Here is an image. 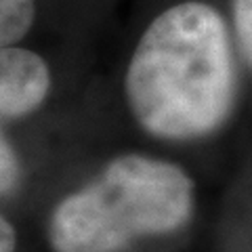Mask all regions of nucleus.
<instances>
[{
  "label": "nucleus",
  "mask_w": 252,
  "mask_h": 252,
  "mask_svg": "<svg viewBox=\"0 0 252 252\" xmlns=\"http://www.w3.org/2000/svg\"><path fill=\"white\" fill-rule=\"evenodd\" d=\"M193 212V183L166 160L124 154L55 206V252H118L135 240L183 227Z\"/></svg>",
  "instance_id": "nucleus-2"
},
{
  "label": "nucleus",
  "mask_w": 252,
  "mask_h": 252,
  "mask_svg": "<svg viewBox=\"0 0 252 252\" xmlns=\"http://www.w3.org/2000/svg\"><path fill=\"white\" fill-rule=\"evenodd\" d=\"M238 86L223 15L206 2L187 0L160 13L139 38L126 67L124 97L152 137L191 141L227 122Z\"/></svg>",
  "instance_id": "nucleus-1"
},
{
  "label": "nucleus",
  "mask_w": 252,
  "mask_h": 252,
  "mask_svg": "<svg viewBox=\"0 0 252 252\" xmlns=\"http://www.w3.org/2000/svg\"><path fill=\"white\" fill-rule=\"evenodd\" d=\"M17 246V233L15 227L9 223V219L0 220V252H15Z\"/></svg>",
  "instance_id": "nucleus-7"
},
{
  "label": "nucleus",
  "mask_w": 252,
  "mask_h": 252,
  "mask_svg": "<svg viewBox=\"0 0 252 252\" xmlns=\"http://www.w3.org/2000/svg\"><path fill=\"white\" fill-rule=\"evenodd\" d=\"M34 19V0H0V42L2 46L17 44L30 32Z\"/></svg>",
  "instance_id": "nucleus-4"
},
{
  "label": "nucleus",
  "mask_w": 252,
  "mask_h": 252,
  "mask_svg": "<svg viewBox=\"0 0 252 252\" xmlns=\"http://www.w3.org/2000/svg\"><path fill=\"white\" fill-rule=\"evenodd\" d=\"M19 179V160L15 154L9 139L2 137L0 141V185H2V193H11Z\"/></svg>",
  "instance_id": "nucleus-6"
},
{
  "label": "nucleus",
  "mask_w": 252,
  "mask_h": 252,
  "mask_svg": "<svg viewBox=\"0 0 252 252\" xmlns=\"http://www.w3.org/2000/svg\"><path fill=\"white\" fill-rule=\"evenodd\" d=\"M233 30L244 59L252 65V0H233Z\"/></svg>",
  "instance_id": "nucleus-5"
},
{
  "label": "nucleus",
  "mask_w": 252,
  "mask_h": 252,
  "mask_svg": "<svg viewBox=\"0 0 252 252\" xmlns=\"http://www.w3.org/2000/svg\"><path fill=\"white\" fill-rule=\"evenodd\" d=\"M51 69L38 53L23 46H2L0 53V116L19 120L34 114L49 97Z\"/></svg>",
  "instance_id": "nucleus-3"
}]
</instances>
